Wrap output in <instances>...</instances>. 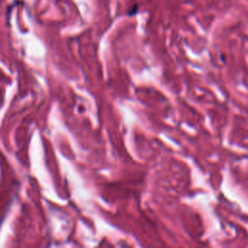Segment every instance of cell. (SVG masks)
Here are the masks:
<instances>
[{
    "label": "cell",
    "instance_id": "obj_1",
    "mask_svg": "<svg viewBox=\"0 0 248 248\" xmlns=\"http://www.w3.org/2000/svg\"><path fill=\"white\" fill-rule=\"evenodd\" d=\"M138 12H139V5L136 3V4H134V5L128 10V15H129L130 16H133L137 15Z\"/></svg>",
    "mask_w": 248,
    "mask_h": 248
}]
</instances>
